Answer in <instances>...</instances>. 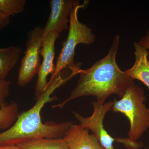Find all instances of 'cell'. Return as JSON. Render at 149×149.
Segmentation results:
<instances>
[{
	"label": "cell",
	"instance_id": "cell-1",
	"mask_svg": "<svg viewBox=\"0 0 149 149\" xmlns=\"http://www.w3.org/2000/svg\"><path fill=\"white\" fill-rule=\"evenodd\" d=\"M120 37L116 35L108 53L88 69L81 70L76 88L64 101L52 108H62L68 102L85 96H93L99 104L103 105L107 98L116 95L121 98L134 80L118 65L116 56Z\"/></svg>",
	"mask_w": 149,
	"mask_h": 149
},
{
	"label": "cell",
	"instance_id": "cell-2",
	"mask_svg": "<svg viewBox=\"0 0 149 149\" xmlns=\"http://www.w3.org/2000/svg\"><path fill=\"white\" fill-rule=\"evenodd\" d=\"M75 75L72 73L66 77L59 74L48 85L45 92L36 100L30 109L19 114L15 123L7 130L0 133V145L18 146L26 142L44 138H63L71 125V121L43 123L41 111L47 103L56 100L51 95Z\"/></svg>",
	"mask_w": 149,
	"mask_h": 149
},
{
	"label": "cell",
	"instance_id": "cell-3",
	"mask_svg": "<svg viewBox=\"0 0 149 149\" xmlns=\"http://www.w3.org/2000/svg\"><path fill=\"white\" fill-rule=\"evenodd\" d=\"M88 3V1H85L83 4L75 7L71 12L67 38L62 44V48L57 58L54 72L51 75L48 85L64 69L68 68L72 71L81 69V64L74 62L76 47L80 44L91 45L95 41L96 37L92 29L87 24L80 22L77 15L79 10L85 8Z\"/></svg>",
	"mask_w": 149,
	"mask_h": 149
},
{
	"label": "cell",
	"instance_id": "cell-4",
	"mask_svg": "<svg viewBox=\"0 0 149 149\" xmlns=\"http://www.w3.org/2000/svg\"><path fill=\"white\" fill-rule=\"evenodd\" d=\"M144 89L135 83L129 86L119 100L113 101L111 110L127 117L130 123L128 138L138 141L149 128V108Z\"/></svg>",
	"mask_w": 149,
	"mask_h": 149
},
{
	"label": "cell",
	"instance_id": "cell-5",
	"mask_svg": "<svg viewBox=\"0 0 149 149\" xmlns=\"http://www.w3.org/2000/svg\"><path fill=\"white\" fill-rule=\"evenodd\" d=\"M44 37L43 28L35 27L29 32L26 45V50L21 59L19 70L17 83L21 87L30 83L37 74L40 64V52Z\"/></svg>",
	"mask_w": 149,
	"mask_h": 149
},
{
	"label": "cell",
	"instance_id": "cell-6",
	"mask_svg": "<svg viewBox=\"0 0 149 149\" xmlns=\"http://www.w3.org/2000/svg\"><path fill=\"white\" fill-rule=\"evenodd\" d=\"M113 101L99 104L96 101L93 102V111L91 116L85 117L74 112L75 118L83 128L91 131L94 134L104 149H115L113 143L115 139L108 133L104 126V120L107 113L111 110Z\"/></svg>",
	"mask_w": 149,
	"mask_h": 149
},
{
	"label": "cell",
	"instance_id": "cell-7",
	"mask_svg": "<svg viewBox=\"0 0 149 149\" xmlns=\"http://www.w3.org/2000/svg\"><path fill=\"white\" fill-rule=\"evenodd\" d=\"M60 37V34L53 31L49 33L43 39L40 54L43 61L37 72V80L35 87V95L36 100L45 92L47 87L49 74L54 72L55 65L54 64L56 41Z\"/></svg>",
	"mask_w": 149,
	"mask_h": 149
},
{
	"label": "cell",
	"instance_id": "cell-8",
	"mask_svg": "<svg viewBox=\"0 0 149 149\" xmlns=\"http://www.w3.org/2000/svg\"><path fill=\"white\" fill-rule=\"evenodd\" d=\"M51 13L43 28V37L53 31L60 34L69 29L68 24L73 9L80 5L78 0H52L50 2Z\"/></svg>",
	"mask_w": 149,
	"mask_h": 149
},
{
	"label": "cell",
	"instance_id": "cell-9",
	"mask_svg": "<svg viewBox=\"0 0 149 149\" xmlns=\"http://www.w3.org/2000/svg\"><path fill=\"white\" fill-rule=\"evenodd\" d=\"M79 124H72L63 139L69 149H104L95 136Z\"/></svg>",
	"mask_w": 149,
	"mask_h": 149
},
{
	"label": "cell",
	"instance_id": "cell-10",
	"mask_svg": "<svg viewBox=\"0 0 149 149\" xmlns=\"http://www.w3.org/2000/svg\"><path fill=\"white\" fill-rule=\"evenodd\" d=\"M135 60L132 67L125 72L133 80L141 81L149 90V52L138 42L133 44Z\"/></svg>",
	"mask_w": 149,
	"mask_h": 149
},
{
	"label": "cell",
	"instance_id": "cell-11",
	"mask_svg": "<svg viewBox=\"0 0 149 149\" xmlns=\"http://www.w3.org/2000/svg\"><path fill=\"white\" fill-rule=\"evenodd\" d=\"M22 50L17 46L0 48V80H6L20 58Z\"/></svg>",
	"mask_w": 149,
	"mask_h": 149
},
{
	"label": "cell",
	"instance_id": "cell-12",
	"mask_svg": "<svg viewBox=\"0 0 149 149\" xmlns=\"http://www.w3.org/2000/svg\"><path fill=\"white\" fill-rule=\"evenodd\" d=\"M21 149H69L63 138H44L18 145Z\"/></svg>",
	"mask_w": 149,
	"mask_h": 149
},
{
	"label": "cell",
	"instance_id": "cell-13",
	"mask_svg": "<svg viewBox=\"0 0 149 149\" xmlns=\"http://www.w3.org/2000/svg\"><path fill=\"white\" fill-rule=\"evenodd\" d=\"M16 102L7 104L0 107V130H6L15 123L19 116Z\"/></svg>",
	"mask_w": 149,
	"mask_h": 149
},
{
	"label": "cell",
	"instance_id": "cell-14",
	"mask_svg": "<svg viewBox=\"0 0 149 149\" xmlns=\"http://www.w3.org/2000/svg\"><path fill=\"white\" fill-rule=\"evenodd\" d=\"M25 3V0H0V13L10 18L11 16L22 12Z\"/></svg>",
	"mask_w": 149,
	"mask_h": 149
},
{
	"label": "cell",
	"instance_id": "cell-15",
	"mask_svg": "<svg viewBox=\"0 0 149 149\" xmlns=\"http://www.w3.org/2000/svg\"><path fill=\"white\" fill-rule=\"evenodd\" d=\"M10 80H0V107L7 104L6 100L10 95Z\"/></svg>",
	"mask_w": 149,
	"mask_h": 149
},
{
	"label": "cell",
	"instance_id": "cell-16",
	"mask_svg": "<svg viewBox=\"0 0 149 149\" xmlns=\"http://www.w3.org/2000/svg\"><path fill=\"white\" fill-rule=\"evenodd\" d=\"M115 141L124 145L127 149H140L143 146L142 142L133 141L129 138H117Z\"/></svg>",
	"mask_w": 149,
	"mask_h": 149
},
{
	"label": "cell",
	"instance_id": "cell-17",
	"mask_svg": "<svg viewBox=\"0 0 149 149\" xmlns=\"http://www.w3.org/2000/svg\"><path fill=\"white\" fill-rule=\"evenodd\" d=\"M138 42L145 47L149 52V28L147 31L146 35L141 38Z\"/></svg>",
	"mask_w": 149,
	"mask_h": 149
},
{
	"label": "cell",
	"instance_id": "cell-18",
	"mask_svg": "<svg viewBox=\"0 0 149 149\" xmlns=\"http://www.w3.org/2000/svg\"><path fill=\"white\" fill-rule=\"evenodd\" d=\"M9 22V18L5 17L0 13V31L8 25Z\"/></svg>",
	"mask_w": 149,
	"mask_h": 149
},
{
	"label": "cell",
	"instance_id": "cell-19",
	"mask_svg": "<svg viewBox=\"0 0 149 149\" xmlns=\"http://www.w3.org/2000/svg\"><path fill=\"white\" fill-rule=\"evenodd\" d=\"M0 149H21L17 146L0 145Z\"/></svg>",
	"mask_w": 149,
	"mask_h": 149
},
{
	"label": "cell",
	"instance_id": "cell-20",
	"mask_svg": "<svg viewBox=\"0 0 149 149\" xmlns=\"http://www.w3.org/2000/svg\"><path fill=\"white\" fill-rule=\"evenodd\" d=\"M148 149H149V147L148 148Z\"/></svg>",
	"mask_w": 149,
	"mask_h": 149
}]
</instances>
